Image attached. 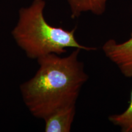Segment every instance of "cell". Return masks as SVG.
I'll use <instances>...</instances> for the list:
<instances>
[{
  "mask_svg": "<svg viewBox=\"0 0 132 132\" xmlns=\"http://www.w3.org/2000/svg\"><path fill=\"white\" fill-rule=\"evenodd\" d=\"M69 5L72 19L78 18L82 13L90 12L100 15L105 12L108 0H66Z\"/></svg>",
  "mask_w": 132,
  "mask_h": 132,
  "instance_id": "5",
  "label": "cell"
},
{
  "mask_svg": "<svg viewBox=\"0 0 132 132\" xmlns=\"http://www.w3.org/2000/svg\"><path fill=\"white\" fill-rule=\"evenodd\" d=\"M44 0H34L20 9L16 24L11 32L13 39L29 59H37L50 54L61 55L67 48L95 51L96 47L80 44L75 38V28L69 31L50 25L45 20Z\"/></svg>",
  "mask_w": 132,
  "mask_h": 132,
  "instance_id": "2",
  "label": "cell"
},
{
  "mask_svg": "<svg viewBox=\"0 0 132 132\" xmlns=\"http://www.w3.org/2000/svg\"><path fill=\"white\" fill-rule=\"evenodd\" d=\"M76 113V105L62 108L44 119L45 132H69Z\"/></svg>",
  "mask_w": 132,
  "mask_h": 132,
  "instance_id": "4",
  "label": "cell"
},
{
  "mask_svg": "<svg viewBox=\"0 0 132 132\" xmlns=\"http://www.w3.org/2000/svg\"><path fill=\"white\" fill-rule=\"evenodd\" d=\"M108 119L113 125L120 127L121 131L132 132V89L127 108L120 114L110 115Z\"/></svg>",
  "mask_w": 132,
  "mask_h": 132,
  "instance_id": "6",
  "label": "cell"
},
{
  "mask_svg": "<svg viewBox=\"0 0 132 132\" xmlns=\"http://www.w3.org/2000/svg\"><path fill=\"white\" fill-rule=\"evenodd\" d=\"M102 50L125 77L132 78V32L129 39L122 43L114 39L107 40L102 46Z\"/></svg>",
  "mask_w": 132,
  "mask_h": 132,
  "instance_id": "3",
  "label": "cell"
},
{
  "mask_svg": "<svg viewBox=\"0 0 132 132\" xmlns=\"http://www.w3.org/2000/svg\"><path fill=\"white\" fill-rule=\"evenodd\" d=\"M81 50L67 56L50 54L37 59L39 67L33 77L22 83L20 90L31 114L44 120L56 110L76 105L88 75L79 60Z\"/></svg>",
  "mask_w": 132,
  "mask_h": 132,
  "instance_id": "1",
  "label": "cell"
}]
</instances>
